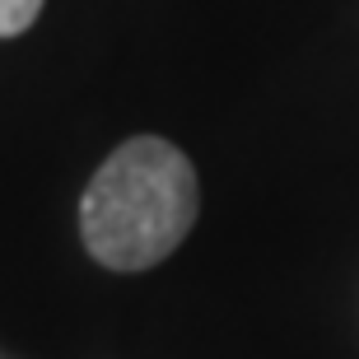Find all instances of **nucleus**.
<instances>
[{
    "mask_svg": "<svg viewBox=\"0 0 359 359\" xmlns=\"http://www.w3.org/2000/svg\"><path fill=\"white\" fill-rule=\"evenodd\" d=\"M201 215L196 168L173 140L135 135L103 159L80 196V238L107 271H149Z\"/></svg>",
    "mask_w": 359,
    "mask_h": 359,
    "instance_id": "f257e3e1",
    "label": "nucleus"
},
{
    "mask_svg": "<svg viewBox=\"0 0 359 359\" xmlns=\"http://www.w3.org/2000/svg\"><path fill=\"white\" fill-rule=\"evenodd\" d=\"M42 14V0H0V38H19Z\"/></svg>",
    "mask_w": 359,
    "mask_h": 359,
    "instance_id": "f03ea898",
    "label": "nucleus"
}]
</instances>
